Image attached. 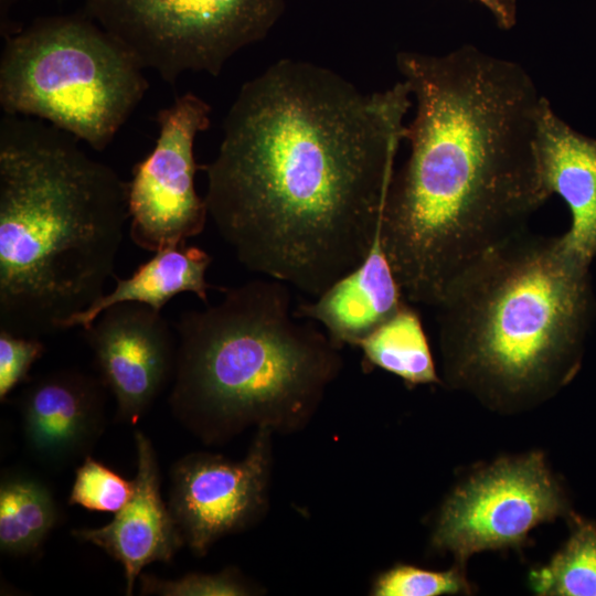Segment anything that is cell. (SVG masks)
<instances>
[{"label":"cell","mask_w":596,"mask_h":596,"mask_svg":"<svg viewBox=\"0 0 596 596\" xmlns=\"http://www.w3.org/2000/svg\"><path fill=\"white\" fill-rule=\"evenodd\" d=\"M411 95L404 79L362 93L290 58L246 82L201 167L209 217L237 260L315 298L358 268L380 236Z\"/></svg>","instance_id":"1"},{"label":"cell","mask_w":596,"mask_h":596,"mask_svg":"<svg viewBox=\"0 0 596 596\" xmlns=\"http://www.w3.org/2000/svg\"><path fill=\"white\" fill-rule=\"evenodd\" d=\"M396 65L416 114L380 243L404 298L435 308L459 273L525 230L550 198L536 149L544 96L520 64L472 45L444 55L403 51Z\"/></svg>","instance_id":"2"},{"label":"cell","mask_w":596,"mask_h":596,"mask_svg":"<svg viewBox=\"0 0 596 596\" xmlns=\"http://www.w3.org/2000/svg\"><path fill=\"white\" fill-rule=\"evenodd\" d=\"M78 139L0 121V328L39 338L105 295L129 219L128 182Z\"/></svg>","instance_id":"3"},{"label":"cell","mask_w":596,"mask_h":596,"mask_svg":"<svg viewBox=\"0 0 596 596\" xmlns=\"http://www.w3.org/2000/svg\"><path fill=\"white\" fill-rule=\"evenodd\" d=\"M446 379L501 405L570 380L595 310L589 265L528 228L459 273L437 306Z\"/></svg>","instance_id":"4"},{"label":"cell","mask_w":596,"mask_h":596,"mask_svg":"<svg viewBox=\"0 0 596 596\" xmlns=\"http://www.w3.org/2000/svg\"><path fill=\"white\" fill-rule=\"evenodd\" d=\"M297 319L288 285L267 277L182 313L173 326V414L207 444L252 426L290 432L306 424L342 359L327 333Z\"/></svg>","instance_id":"5"},{"label":"cell","mask_w":596,"mask_h":596,"mask_svg":"<svg viewBox=\"0 0 596 596\" xmlns=\"http://www.w3.org/2000/svg\"><path fill=\"white\" fill-rule=\"evenodd\" d=\"M142 70L89 17H50L6 40L0 105L4 114L46 120L102 151L143 98Z\"/></svg>","instance_id":"6"},{"label":"cell","mask_w":596,"mask_h":596,"mask_svg":"<svg viewBox=\"0 0 596 596\" xmlns=\"http://www.w3.org/2000/svg\"><path fill=\"white\" fill-rule=\"evenodd\" d=\"M284 7L285 0H85L87 17L170 84L185 72L217 76L269 33Z\"/></svg>","instance_id":"7"},{"label":"cell","mask_w":596,"mask_h":596,"mask_svg":"<svg viewBox=\"0 0 596 596\" xmlns=\"http://www.w3.org/2000/svg\"><path fill=\"white\" fill-rule=\"evenodd\" d=\"M565 511L542 455L502 459L453 492L433 541L464 562L480 551L518 546L534 526Z\"/></svg>","instance_id":"8"},{"label":"cell","mask_w":596,"mask_h":596,"mask_svg":"<svg viewBox=\"0 0 596 596\" xmlns=\"http://www.w3.org/2000/svg\"><path fill=\"white\" fill-rule=\"evenodd\" d=\"M210 114L209 104L192 93L159 111L155 147L135 164L128 182L129 232L137 246L157 252L203 231L209 212L194 187L200 167L193 148L210 126Z\"/></svg>","instance_id":"9"},{"label":"cell","mask_w":596,"mask_h":596,"mask_svg":"<svg viewBox=\"0 0 596 596\" xmlns=\"http://www.w3.org/2000/svg\"><path fill=\"white\" fill-rule=\"evenodd\" d=\"M272 433L257 428L240 461L193 453L173 465L168 505L184 544L195 555H205L219 539L245 530L264 512Z\"/></svg>","instance_id":"10"},{"label":"cell","mask_w":596,"mask_h":596,"mask_svg":"<svg viewBox=\"0 0 596 596\" xmlns=\"http://www.w3.org/2000/svg\"><path fill=\"white\" fill-rule=\"evenodd\" d=\"M83 329L118 418L135 424L173 379L175 331L161 311L138 302L113 305Z\"/></svg>","instance_id":"11"},{"label":"cell","mask_w":596,"mask_h":596,"mask_svg":"<svg viewBox=\"0 0 596 596\" xmlns=\"http://www.w3.org/2000/svg\"><path fill=\"white\" fill-rule=\"evenodd\" d=\"M105 387L102 380L76 370L32 381L19 402L29 450L53 466L87 456L103 432Z\"/></svg>","instance_id":"12"},{"label":"cell","mask_w":596,"mask_h":596,"mask_svg":"<svg viewBox=\"0 0 596 596\" xmlns=\"http://www.w3.org/2000/svg\"><path fill=\"white\" fill-rule=\"evenodd\" d=\"M137 473L130 500L106 525L74 529L79 541L92 543L118 561L126 578V594L131 595L142 568L152 562H169L184 545L168 503L160 494V471L150 439L135 433Z\"/></svg>","instance_id":"13"},{"label":"cell","mask_w":596,"mask_h":596,"mask_svg":"<svg viewBox=\"0 0 596 596\" xmlns=\"http://www.w3.org/2000/svg\"><path fill=\"white\" fill-rule=\"evenodd\" d=\"M536 149L545 191L560 195L571 213L562 243L590 265L596 257V139L573 129L543 97Z\"/></svg>","instance_id":"14"},{"label":"cell","mask_w":596,"mask_h":596,"mask_svg":"<svg viewBox=\"0 0 596 596\" xmlns=\"http://www.w3.org/2000/svg\"><path fill=\"white\" fill-rule=\"evenodd\" d=\"M404 295L381 247L380 236L365 260L312 302L295 308L299 318L321 323L340 349L359 345L405 304Z\"/></svg>","instance_id":"15"},{"label":"cell","mask_w":596,"mask_h":596,"mask_svg":"<svg viewBox=\"0 0 596 596\" xmlns=\"http://www.w3.org/2000/svg\"><path fill=\"white\" fill-rule=\"evenodd\" d=\"M212 262L204 249L185 243L155 252L128 278L114 279L116 286L84 311L72 316L62 330L81 326L88 327L106 308L120 302L143 304L157 311L175 295L192 292L205 305L209 304L205 274Z\"/></svg>","instance_id":"16"},{"label":"cell","mask_w":596,"mask_h":596,"mask_svg":"<svg viewBox=\"0 0 596 596\" xmlns=\"http://www.w3.org/2000/svg\"><path fill=\"white\" fill-rule=\"evenodd\" d=\"M49 487L24 472L6 473L0 482V550L26 555L38 550L58 521Z\"/></svg>","instance_id":"17"},{"label":"cell","mask_w":596,"mask_h":596,"mask_svg":"<svg viewBox=\"0 0 596 596\" xmlns=\"http://www.w3.org/2000/svg\"><path fill=\"white\" fill-rule=\"evenodd\" d=\"M359 347L368 364L393 373L409 385L439 383L419 316L406 304Z\"/></svg>","instance_id":"18"},{"label":"cell","mask_w":596,"mask_h":596,"mask_svg":"<svg viewBox=\"0 0 596 596\" xmlns=\"http://www.w3.org/2000/svg\"><path fill=\"white\" fill-rule=\"evenodd\" d=\"M530 582L539 595L596 596V526L576 520L565 546Z\"/></svg>","instance_id":"19"},{"label":"cell","mask_w":596,"mask_h":596,"mask_svg":"<svg viewBox=\"0 0 596 596\" xmlns=\"http://www.w3.org/2000/svg\"><path fill=\"white\" fill-rule=\"evenodd\" d=\"M135 482L85 456L78 467L70 493V504H77L92 511L118 512L132 497Z\"/></svg>","instance_id":"20"},{"label":"cell","mask_w":596,"mask_h":596,"mask_svg":"<svg viewBox=\"0 0 596 596\" xmlns=\"http://www.w3.org/2000/svg\"><path fill=\"white\" fill-rule=\"evenodd\" d=\"M467 589L464 575L453 568L434 572L411 565H397L381 574L372 588L376 596H437Z\"/></svg>","instance_id":"21"},{"label":"cell","mask_w":596,"mask_h":596,"mask_svg":"<svg viewBox=\"0 0 596 596\" xmlns=\"http://www.w3.org/2000/svg\"><path fill=\"white\" fill-rule=\"evenodd\" d=\"M142 595L161 596H242L252 594L251 587L234 572L219 574H188L177 579H163L140 574Z\"/></svg>","instance_id":"22"},{"label":"cell","mask_w":596,"mask_h":596,"mask_svg":"<svg viewBox=\"0 0 596 596\" xmlns=\"http://www.w3.org/2000/svg\"><path fill=\"white\" fill-rule=\"evenodd\" d=\"M44 345L39 338L14 334L0 328V400L28 379L32 364L41 358Z\"/></svg>","instance_id":"23"},{"label":"cell","mask_w":596,"mask_h":596,"mask_svg":"<svg viewBox=\"0 0 596 596\" xmlns=\"http://www.w3.org/2000/svg\"><path fill=\"white\" fill-rule=\"evenodd\" d=\"M492 14L497 25L502 30H510L517 23V0H477Z\"/></svg>","instance_id":"24"}]
</instances>
